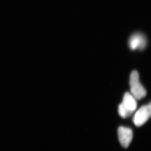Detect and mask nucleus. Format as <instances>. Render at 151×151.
Wrapping results in <instances>:
<instances>
[{
	"mask_svg": "<svg viewBox=\"0 0 151 151\" xmlns=\"http://www.w3.org/2000/svg\"><path fill=\"white\" fill-rule=\"evenodd\" d=\"M128 44L131 50H143L147 46V39L144 34L136 32L130 36Z\"/></svg>",
	"mask_w": 151,
	"mask_h": 151,
	"instance_id": "obj_3",
	"label": "nucleus"
},
{
	"mask_svg": "<svg viewBox=\"0 0 151 151\" xmlns=\"http://www.w3.org/2000/svg\"><path fill=\"white\" fill-rule=\"evenodd\" d=\"M151 108L150 105L143 106L137 111L133 121L135 125L140 127L145 124L151 116Z\"/></svg>",
	"mask_w": 151,
	"mask_h": 151,
	"instance_id": "obj_4",
	"label": "nucleus"
},
{
	"mask_svg": "<svg viewBox=\"0 0 151 151\" xmlns=\"http://www.w3.org/2000/svg\"><path fill=\"white\" fill-rule=\"evenodd\" d=\"M136 99L130 93L127 92L124 94L123 102L118 107V113L123 118L129 117L137 108Z\"/></svg>",
	"mask_w": 151,
	"mask_h": 151,
	"instance_id": "obj_1",
	"label": "nucleus"
},
{
	"mask_svg": "<svg viewBox=\"0 0 151 151\" xmlns=\"http://www.w3.org/2000/svg\"><path fill=\"white\" fill-rule=\"evenodd\" d=\"M118 135L121 146L125 148H128L133 139V131L131 129L123 126L119 127Z\"/></svg>",
	"mask_w": 151,
	"mask_h": 151,
	"instance_id": "obj_5",
	"label": "nucleus"
},
{
	"mask_svg": "<svg viewBox=\"0 0 151 151\" xmlns=\"http://www.w3.org/2000/svg\"><path fill=\"white\" fill-rule=\"evenodd\" d=\"M130 86L131 94L136 100H140L145 97L146 91L140 82L139 73L136 70H134L131 73Z\"/></svg>",
	"mask_w": 151,
	"mask_h": 151,
	"instance_id": "obj_2",
	"label": "nucleus"
},
{
	"mask_svg": "<svg viewBox=\"0 0 151 151\" xmlns=\"http://www.w3.org/2000/svg\"><path fill=\"white\" fill-rule=\"evenodd\" d=\"M149 105H150V106H151V102H150V103H149ZM150 117H151V116Z\"/></svg>",
	"mask_w": 151,
	"mask_h": 151,
	"instance_id": "obj_6",
	"label": "nucleus"
}]
</instances>
